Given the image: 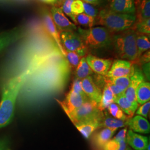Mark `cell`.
<instances>
[{
    "label": "cell",
    "instance_id": "obj_1",
    "mask_svg": "<svg viewBox=\"0 0 150 150\" xmlns=\"http://www.w3.org/2000/svg\"><path fill=\"white\" fill-rule=\"evenodd\" d=\"M71 66L57 46L39 55L30 69L18 98L22 105H33L63 91Z\"/></svg>",
    "mask_w": 150,
    "mask_h": 150
},
{
    "label": "cell",
    "instance_id": "obj_2",
    "mask_svg": "<svg viewBox=\"0 0 150 150\" xmlns=\"http://www.w3.org/2000/svg\"><path fill=\"white\" fill-rule=\"evenodd\" d=\"M27 76V73L24 72L10 78L5 82L0 101V129L7 126L12 122L19 93Z\"/></svg>",
    "mask_w": 150,
    "mask_h": 150
},
{
    "label": "cell",
    "instance_id": "obj_3",
    "mask_svg": "<svg viewBox=\"0 0 150 150\" xmlns=\"http://www.w3.org/2000/svg\"><path fill=\"white\" fill-rule=\"evenodd\" d=\"M137 32L134 27L121 32L112 33L111 47L116 56L124 60L137 61Z\"/></svg>",
    "mask_w": 150,
    "mask_h": 150
},
{
    "label": "cell",
    "instance_id": "obj_4",
    "mask_svg": "<svg viewBox=\"0 0 150 150\" xmlns=\"http://www.w3.org/2000/svg\"><path fill=\"white\" fill-rule=\"evenodd\" d=\"M96 18L97 24L103 26L112 33L133 27L136 20V15L118 13L109 8L100 11Z\"/></svg>",
    "mask_w": 150,
    "mask_h": 150
},
{
    "label": "cell",
    "instance_id": "obj_5",
    "mask_svg": "<svg viewBox=\"0 0 150 150\" xmlns=\"http://www.w3.org/2000/svg\"><path fill=\"white\" fill-rule=\"evenodd\" d=\"M76 31L88 49L107 48L111 46L112 33L106 27L82 28L79 27Z\"/></svg>",
    "mask_w": 150,
    "mask_h": 150
},
{
    "label": "cell",
    "instance_id": "obj_6",
    "mask_svg": "<svg viewBox=\"0 0 150 150\" xmlns=\"http://www.w3.org/2000/svg\"><path fill=\"white\" fill-rule=\"evenodd\" d=\"M67 115L75 126L104 116L103 112L100 111L98 108V103L90 100Z\"/></svg>",
    "mask_w": 150,
    "mask_h": 150
},
{
    "label": "cell",
    "instance_id": "obj_7",
    "mask_svg": "<svg viewBox=\"0 0 150 150\" xmlns=\"http://www.w3.org/2000/svg\"><path fill=\"white\" fill-rule=\"evenodd\" d=\"M61 41L65 51L75 52L83 57L88 52V48L76 31L61 32Z\"/></svg>",
    "mask_w": 150,
    "mask_h": 150
},
{
    "label": "cell",
    "instance_id": "obj_8",
    "mask_svg": "<svg viewBox=\"0 0 150 150\" xmlns=\"http://www.w3.org/2000/svg\"><path fill=\"white\" fill-rule=\"evenodd\" d=\"M134 72L130 77V83L127 88L125 91L124 96L131 102L135 107L138 108L139 105L137 102L136 91L139 84L145 82V75L139 66L134 64Z\"/></svg>",
    "mask_w": 150,
    "mask_h": 150
},
{
    "label": "cell",
    "instance_id": "obj_9",
    "mask_svg": "<svg viewBox=\"0 0 150 150\" xmlns=\"http://www.w3.org/2000/svg\"><path fill=\"white\" fill-rule=\"evenodd\" d=\"M88 100L90 99L86 95H82L70 90L66 95L64 100L61 101L57 100V101L59 102L64 112L67 115L80 107L83 103Z\"/></svg>",
    "mask_w": 150,
    "mask_h": 150
},
{
    "label": "cell",
    "instance_id": "obj_10",
    "mask_svg": "<svg viewBox=\"0 0 150 150\" xmlns=\"http://www.w3.org/2000/svg\"><path fill=\"white\" fill-rule=\"evenodd\" d=\"M50 13L56 26L60 32L77 31L76 25L65 16L61 7L52 6L50 10Z\"/></svg>",
    "mask_w": 150,
    "mask_h": 150
},
{
    "label": "cell",
    "instance_id": "obj_11",
    "mask_svg": "<svg viewBox=\"0 0 150 150\" xmlns=\"http://www.w3.org/2000/svg\"><path fill=\"white\" fill-rule=\"evenodd\" d=\"M134 64L132 62L124 59H116L113 62L110 69L106 77H120L131 76L134 72Z\"/></svg>",
    "mask_w": 150,
    "mask_h": 150
},
{
    "label": "cell",
    "instance_id": "obj_12",
    "mask_svg": "<svg viewBox=\"0 0 150 150\" xmlns=\"http://www.w3.org/2000/svg\"><path fill=\"white\" fill-rule=\"evenodd\" d=\"M26 34L24 27H16L0 33V52L24 38Z\"/></svg>",
    "mask_w": 150,
    "mask_h": 150
},
{
    "label": "cell",
    "instance_id": "obj_13",
    "mask_svg": "<svg viewBox=\"0 0 150 150\" xmlns=\"http://www.w3.org/2000/svg\"><path fill=\"white\" fill-rule=\"evenodd\" d=\"M42 18L47 32L51 36V39L57 45L61 53L66 57V51L62 46L60 35L52 20L50 12L47 10H44L42 12Z\"/></svg>",
    "mask_w": 150,
    "mask_h": 150
},
{
    "label": "cell",
    "instance_id": "obj_14",
    "mask_svg": "<svg viewBox=\"0 0 150 150\" xmlns=\"http://www.w3.org/2000/svg\"><path fill=\"white\" fill-rule=\"evenodd\" d=\"M85 58L93 72L103 76H106L112 64V59H101L92 54H88Z\"/></svg>",
    "mask_w": 150,
    "mask_h": 150
},
{
    "label": "cell",
    "instance_id": "obj_15",
    "mask_svg": "<svg viewBox=\"0 0 150 150\" xmlns=\"http://www.w3.org/2000/svg\"><path fill=\"white\" fill-rule=\"evenodd\" d=\"M83 90L86 96L90 100L98 103L102 97V91L97 85L91 76L82 80Z\"/></svg>",
    "mask_w": 150,
    "mask_h": 150
},
{
    "label": "cell",
    "instance_id": "obj_16",
    "mask_svg": "<svg viewBox=\"0 0 150 150\" xmlns=\"http://www.w3.org/2000/svg\"><path fill=\"white\" fill-rule=\"evenodd\" d=\"M109 9L118 13L136 15L134 0H111Z\"/></svg>",
    "mask_w": 150,
    "mask_h": 150
},
{
    "label": "cell",
    "instance_id": "obj_17",
    "mask_svg": "<svg viewBox=\"0 0 150 150\" xmlns=\"http://www.w3.org/2000/svg\"><path fill=\"white\" fill-rule=\"evenodd\" d=\"M116 129L104 128L93 134L92 143L96 149H103L104 146L112 137L116 132Z\"/></svg>",
    "mask_w": 150,
    "mask_h": 150
},
{
    "label": "cell",
    "instance_id": "obj_18",
    "mask_svg": "<svg viewBox=\"0 0 150 150\" xmlns=\"http://www.w3.org/2000/svg\"><path fill=\"white\" fill-rule=\"evenodd\" d=\"M126 142L135 150H146L149 142L146 136L137 134L129 129L126 134Z\"/></svg>",
    "mask_w": 150,
    "mask_h": 150
},
{
    "label": "cell",
    "instance_id": "obj_19",
    "mask_svg": "<svg viewBox=\"0 0 150 150\" xmlns=\"http://www.w3.org/2000/svg\"><path fill=\"white\" fill-rule=\"evenodd\" d=\"M127 126L133 132L140 134L150 133V122L146 118L139 115H136L129 120Z\"/></svg>",
    "mask_w": 150,
    "mask_h": 150
},
{
    "label": "cell",
    "instance_id": "obj_20",
    "mask_svg": "<svg viewBox=\"0 0 150 150\" xmlns=\"http://www.w3.org/2000/svg\"><path fill=\"white\" fill-rule=\"evenodd\" d=\"M103 117L94 119L75 125V127L85 139H88L96 129L101 128V122Z\"/></svg>",
    "mask_w": 150,
    "mask_h": 150
},
{
    "label": "cell",
    "instance_id": "obj_21",
    "mask_svg": "<svg viewBox=\"0 0 150 150\" xmlns=\"http://www.w3.org/2000/svg\"><path fill=\"white\" fill-rule=\"evenodd\" d=\"M136 22L150 18V0H134Z\"/></svg>",
    "mask_w": 150,
    "mask_h": 150
},
{
    "label": "cell",
    "instance_id": "obj_22",
    "mask_svg": "<svg viewBox=\"0 0 150 150\" xmlns=\"http://www.w3.org/2000/svg\"><path fill=\"white\" fill-rule=\"evenodd\" d=\"M136 96L139 105H142L146 102L150 101V82H143L141 83L136 91Z\"/></svg>",
    "mask_w": 150,
    "mask_h": 150
},
{
    "label": "cell",
    "instance_id": "obj_23",
    "mask_svg": "<svg viewBox=\"0 0 150 150\" xmlns=\"http://www.w3.org/2000/svg\"><path fill=\"white\" fill-rule=\"evenodd\" d=\"M114 102L118 105V106L126 115L129 116L131 118L133 117L137 108L129 101L127 98L124 96V94L116 98Z\"/></svg>",
    "mask_w": 150,
    "mask_h": 150
},
{
    "label": "cell",
    "instance_id": "obj_24",
    "mask_svg": "<svg viewBox=\"0 0 150 150\" xmlns=\"http://www.w3.org/2000/svg\"><path fill=\"white\" fill-rule=\"evenodd\" d=\"M93 74V71L86 62V58L85 57H82L75 69L76 78L82 80L88 76H91Z\"/></svg>",
    "mask_w": 150,
    "mask_h": 150
},
{
    "label": "cell",
    "instance_id": "obj_25",
    "mask_svg": "<svg viewBox=\"0 0 150 150\" xmlns=\"http://www.w3.org/2000/svg\"><path fill=\"white\" fill-rule=\"evenodd\" d=\"M129 120L124 121L118 120L117 118H113L108 116H103L101 122V127L109 128V129H117L124 127L127 126Z\"/></svg>",
    "mask_w": 150,
    "mask_h": 150
},
{
    "label": "cell",
    "instance_id": "obj_26",
    "mask_svg": "<svg viewBox=\"0 0 150 150\" xmlns=\"http://www.w3.org/2000/svg\"><path fill=\"white\" fill-rule=\"evenodd\" d=\"M115 102V97L112 92L107 87L104 86L103 90L102 92V97L100 102L98 103V108L100 111L103 112V111L107 109L108 106Z\"/></svg>",
    "mask_w": 150,
    "mask_h": 150
},
{
    "label": "cell",
    "instance_id": "obj_27",
    "mask_svg": "<svg viewBox=\"0 0 150 150\" xmlns=\"http://www.w3.org/2000/svg\"><path fill=\"white\" fill-rule=\"evenodd\" d=\"M130 77L131 76H129L120 77H107L102 76V79L105 82L111 83L123 91H125L129 87Z\"/></svg>",
    "mask_w": 150,
    "mask_h": 150
},
{
    "label": "cell",
    "instance_id": "obj_28",
    "mask_svg": "<svg viewBox=\"0 0 150 150\" xmlns=\"http://www.w3.org/2000/svg\"><path fill=\"white\" fill-rule=\"evenodd\" d=\"M136 46L137 49L138 59L144 52L149 50L150 48V38L145 34L137 32ZM137 62V61H136Z\"/></svg>",
    "mask_w": 150,
    "mask_h": 150
},
{
    "label": "cell",
    "instance_id": "obj_29",
    "mask_svg": "<svg viewBox=\"0 0 150 150\" xmlns=\"http://www.w3.org/2000/svg\"><path fill=\"white\" fill-rule=\"evenodd\" d=\"M74 22L75 25H77L88 28L93 27L96 23L95 18L91 16H88L85 13H82L75 15Z\"/></svg>",
    "mask_w": 150,
    "mask_h": 150
},
{
    "label": "cell",
    "instance_id": "obj_30",
    "mask_svg": "<svg viewBox=\"0 0 150 150\" xmlns=\"http://www.w3.org/2000/svg\"><path fill=\"white\" fill-rule=\"evenodd\" d=\"M107 110L113 117L118 120L127 121L131 118L130 117L123 112L121 108L118 106V105L115 102L112 103L108 106L107 108Z\"/></svg>",
    "mask_w": 150,
    "mask_h": 150
},
{
    "label": "cell",
    "instance_id": "obj_31",
    "mask_svg": "<svg viewBox=\"0 0 150 150\" xmlns=\"http://www.w3.org/2000/svg\"><path fill=\"white\" fill-rule=\"evenodd\" d=\"M126 140L118 141L113 139L108 141L104 146L103 150H126L127 147Z\"/></svg>",
    "mask_w": 150,
    "mask_h": 150
},
{
    "label": "cell",
    "instance_id": "obj_32",
    "mask_svg": "<svg viewBox=\"0 0 150 150\" xmlns=\"http://www.w3.org/2000/svg\"><path fill=\"white\" fill-rule=\"evenodd\" d=\"M133 27L137 33L150 35V18L139 22H135Z\"/></svg>",
    "mask_w": 150,
    "mask_h": 150
},
{
    "label": "cell",
    "instance_id": "obj_33",
    "mask_svg": "<svg viewBox=\"0 0 150 150\" xmlns=\"http://www.w3.org/2000/svg\"><path fill=\"white\" fill-rule=\"evenodd\" d=\"M66 58L70 66L76 69L82 57L75 52L66 51Z\"/></svg>",
    "mask_w": 150,
    "mask_h": 150
},
{
    "label": "cell",
    "instance_id": "obj_34",
    "mask_svg": "<svg viewBox=\"0 0 150 150\" xmlns=\"http://www.w3.org/2000/svg\"><path fill=\"white\" fill-rule=\"evenodd\" d=\"M74 1L75 0H65L62 5L61 7V8L64 13V15H66L67 16H69L73 21H74L75 15L72 13L71 7L72 2Z\"/></svg>",
    "mask_w": 150,
    "mask_h": 150
},
{
    "label": "cell",
    "instance_id": "obj_35",
    "mask_svg": "<svg viewBox=\"0 0 150 150\" xmlns=\"http://www.w3.org/2000/svg\"><path fill=\"white\" fill-rule=\"evenodd\" d=\"M83 6L84 9L83 12H85V14L88 16H91L94 18H96L99 13V11L97 8L92 5L87 4L85 2H83Z\"/></svg>",
    "mask_w": 150,
    "mask_h": 150
},
{
    "label": "cell",
    "instance_id": "obj_36",
    "mask_svg": "<svg viewBox=\"0 0 150 150\" xmlns=\"http://www.w3.org/2000/svg\"><path fill=\"white\" fill-rule=\"evenodd\" d=\"M71 11L75 15L82 13L84 12L83 2L81 0H75L71 5Z\"/></svg>",
    "mask_w": 150,
    "mask_h": 150
},
{
    "label": "cell",
    "instance_id": "obj_37",
    "mask_svg": "<svg viewBox=\"0 0 150 150\" xmlns=\"http://www.w3.org/2000/svg\"><path fill=\"white\" fill-rule=\"evenodd\" d=\"M150 109V102H146L144 104L142 105L136 111V113L137 115H139L145 118H147L148 114L149 113Z\"/></svg>",
    "mask_w": 150,
    "mask_h": 150
},
{
    "label": "cell",
    "instance_id": "obj_38",
    "mask_svg": "<svg viewBox=\"0 0 150 150\" xmlns=\"http://www.w3.org/2000/svg\"><path fill=\"white\" fill-rule=\"evenodd\" d=\"M70 90L80 93L82 95H86L83 90L82 80L77 78H75V80L73 81Z\"/></svg>",
    "mask_w": 150,
    "mask_h": 150
},
{
    "label": "cell",
    "instance_id": "obj_39",
    "mask_svg": "<svg viewBox=\"0 0 150 150\" xmlns=\"http://www.w3.org/2000/svg\"><path fill=\"white\" fill-rule=\"evenodd\" d=\"M105 86H107V87L112 92L113 95L115 97V99L124 94L125 91L121 90V89H120L117 87L115 86L114 85L109 82H105Z\"/></svg>",
    "mask_w": 150,
    "mask_h": 150
},
{
    "label": "cell",
    "instance_id": "obj_40",
    "mask_svg": "<svg viewBox=\"0 0 150 150\" xmlns=\"http://www.w3.org/2000/svg\"><path fill=\"white\" fill-rule=\"evenodd\" d=\"M150 50L147 51L145 54H142L137 59V62L139 63V64H144L150 62Z\"/></svg>",
    "mask_w": 150,
    "mask_h": 150
},
{
    "label": "cell",
    "instance_id": "obj_41",
    "mask_svg": "<svg viewBox=\"0 0 150 150\" xmlns=\"http://www.w3.org/2000/svg\"><path fill=\"white\" fill-rule=\"evenodd\" d=\"M126 134H127V129L126 128V129H122L118 132V134L115 136V137L113 139L118 141L125 140L126 138Z\"/></svg>",
    "mask_w": 150,
    "mask_h": 150
},
{
    "label": "cell",
    "instance_id": "obj_42",
    "mask_svg": "<svg viewBox=\"0 0 150 150\" xmlns=\"http://www.w3.org/2000/svg\"><path fill=\"white\" fill-rule=\"evenodd\" d=\"M8 144L7 139L5 138L0 139V150H9L8 149Z\"/></svg>",
    "mask_w": 150,
    "mask_h": 150
},
{
    "label": "cell",
    "instance_id": "obj_43",
    "mask_svg": "<svg viewBox=\"0 0 150 150\" xmlns=\"http://www.w3.org/2000/svg\"><path fill=\"white\" fill-rule=\"evenodd\" d=\"M143 71L142 72L144 75H146L147 78L150 80V62L142 64Z\"/></svg>",
    "mask_w": 150,
    "mask_h": 150
},
{
    "label": "cell",
    "instance_id": "obj_44",
    "mask_svg": "<svg viewBox=\"0 0 150 150\" xmlns=\"http://www.w3.org/2000/svg\"><path fill=\"white\" fill-rule=\"evenodd\" d=\"M81 1L86 2L87 4L92 5H100L103 1V0H81Z\"/></svg>",
    "mask_w": 150,
    "mask_h": 150
},
{
    "label": "cell",
    "instance_id": "obj_45",
    "mask_svg": "<svg viewBox=\"0 0 150 150\" xmlns=\"http://www.w3.org/2000/svg\"><path fill=\"white\" fill-rule=\"evenodd\" d=\"M65 0H57L56 1V6H57V7H59L60 6L62 5L63 3L64 2ZM54 4V5H55Z\"/></svg>",
    "mask_w": 150,
    "mask_h": 150
},
{
    "label": "cell",
    "instance_id": "obj_46",
    "mask_svg": "<svg viewBox=\"0 0 150 150\" xmlns=\"http://www.w3.org/2000/svg\"><path fill=\"white\" fill-rule=\"evenodd\" d=\"M57 0H48L47 1V4H51V5H54L56 2Z\"/></svg>",
    "mask_w": 150,
    "mask_h": 150
},
{
    "label": "cell",
    "instance_id": "obj_47",
    "mask_svg": "<svg viewBox=\"0 0 150 150\" xmlns=\"http://www.w3.org/2000/svg\"><path fill=\"white\" fill-rule=\"evenodd\" d=\"M41 1H42V2H45V3H46V4H47V1L48 0H40Z\"/></svg>",
    "mask_w": 150,
    "mask_h": 150
},
{
    "label": "cell",
    "instance_id": "obj_48",
    "mask_svg": "<svg viewBox=\"0 0 150 150\" xmlns=\"http://www.w3.org/2000/svg\"><path fill=\"white\" fill-rule=\"evenodd\" d=\"M126 150H129V147H127V149H126Z\"/></svg>",
    "mask_w": 150,
    "mask_h": 150
},
{
    "label": "cell",
    "instance_id": "obj_49",
    "mask_svg": "<svg viewBox=\"0 0 150 150\" xmlns=\"http://www.w3.org/2000/svg\"><path fill=\"white\" fill-rule=\"evenodd\" d=\"M96 150H103L102 149H96Z\"/></svg>",
    "mask_w": 150,
    "mask_h": 150
},
{
    "label": "cell",
    "instance_id": "obj_50",
    "mask_svg": "<svg viewBox=\"0 0 150 150\" xmlns=\"http://www.w3.org/2000/svg\"><path fill=\"white\" fill-rule=\"evenodd\" d=\"M129 150H131V149H130V148H129Z\"/></svg>",
    "mask_w": 150,
    "mask_h": 150
},
{
    "label": "cell",
    "instance_id": "obj_51",
    "mask_svg": "<svg viewBox=\"0 0 150 150\" xmlns=\"http://www.w3.org/2000/svg\"></svg>",
    "mask_w": 150,
    "mask_h": 150
}]
</instances>
